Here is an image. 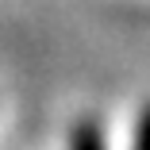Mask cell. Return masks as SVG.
<instances>
[{"instance_id":"6da1fadb","label":"cell","mask_w":150,"mask_h":150,"mask_svg":"<svg viewBox=\"0 0 150 150\" xmlns=\"http://www.w3.org/2000/svg\"><path fill=\"white\" fill-rule=\"evenodd\" d=\"M69 150H104V135H100V127L93 123V119L77 123V131H73V146H69Z\"/></svg>"},{"instance_id":"7a4b0ae2","label":"cell","mask_w":150,"mask_h":150,"mask_svg":"<svg viewBox=\"0 0 150 150\" xmlns=\"http://www.w3.org/2000/svg\"><path fill=\"white\" fill-rule=\"evenodd\" d=\"M131 150H150V108L139 115V127H135V142Z\"/></svg>"}]
</instances>
